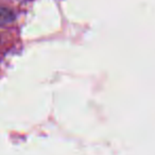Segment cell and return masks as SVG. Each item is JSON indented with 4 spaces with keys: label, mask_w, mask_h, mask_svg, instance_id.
Here are the masks:
<instances>
[{
    "label": "cell",
    "mask_w": 155,
    "mask_h": 155,
    "mask_svg": "<svg viewBox=\"0 0 155 155\" xmlns=\"http://www.w3.org/2000/svg\"><path fill=\"white\" fill-rule=\"evenodd\" d=\"M14 19V14L8 9H0V21H11Z\"/></svg>",
    "instance_id": "1"
}]
</instances>
